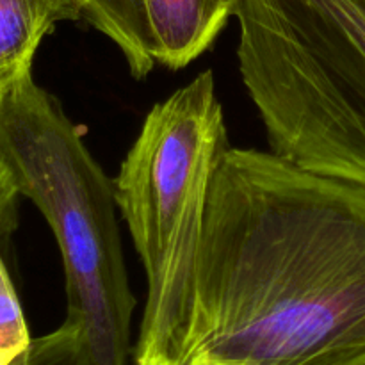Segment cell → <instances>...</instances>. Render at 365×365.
I'll use <instances>...</instances> for the list:
<instances>
[{
	"label": "cell",
	"instance_id": "6da1fadb",
	"mask_svg": "<svg viewBox=\"0 0 365 365\" xmlns=\"http://www.w3.org/2000/svg\"><path fill=\"white\" fill-rule=\"evenodd\" d=\"M168 365H365V185L228 146Z\"/></svg>",
	"mask_w": 365,
	"mask_h": 365
},
{
	"label": "cell",
	"instance_id": "7a4b0ae2",
	"mask_svg": "<svg viewBox=\"0 0 365 365\" xmlns=\"http://www.w3.org/2000/svg\"><path fill=\"white\" fill-rule=\"evenodd\" d=\"M0 163L48 223L66 277V319L91 365H125L135 298L128 284L116 189L32 71L0 88Z\"/></svg>",
	"mask_w": 365,
	"mask_h": 365
},
{
	"label": "cell",
	"instance_id": "3957f363",
	"mask_svg": "<svg viewBox=\"0 0 365 365\" xmlns=\"http://www.w3.org/2000/svg\"><path fill=\"white\" fill-rule=\"evenodd\" d=\"M235 18L271 152L365 185V0H239Z\"/></svg>",
	"mask_w": 365,
	"mask_h": 365
},
{
	"label": "cell",
	"instance_id": "277c9868",
	"mask_svg": "<svg viewBox=\"0 0 365 365\" xmlns=\"http://www.w3.org/2000/svg\"><path fill=\"white\" fill-rule=\"evenodd\" d=\"M212 71L155 103L114 180L146 273L135 365H168L191 319L212 178L228 148Z\"/></svg>",
	"mask_w": 365,
	"mask_h": 365
},
{
	"label": "cell",
	"instance_id": "5b68a950",
	"mask_svg": "<svg viewBox=\"0 0 365 365\" xmlns=\"http://www.w3.org/2000/svg\"><path fill=\"white\" fill-rule=\"evenodd\" d=\"M239 0H141L148 50L155 63L178 70L212 46Z\"/></svg>",
	"mask_w": 365,
	"mask_h": 365
},
{
	"label": "cell",
	"instance_id": "8992f818",
	"mask_svg": "<svg viewBox=\"0 0 365 365\" xmlns=\"http://www.w3.org/2000/svg\"><path fill=\"white\" fill-rule=\"evenodd\" d=\"M86 0H0V88L32 71L43 39L61 21H86Z\"/></svg>",
	"mask_w": 365,
	"mask_h": 365
},
{
	"label": "cell",
	"instance_id": "52a82bcc",
	"mask_svg": "<svg viewBox=\"0 0 365 365\" xmlns=\"http://www.w3.org/2000/svg\"><path fill=\"white\" fill-rule=\"evenodd\" d=\"M16 228V221L0 220V239H7ZM29 335L24 310L13 287L9 273L0 255V365H14L29 351Z\"/></svg>",
	"mask_w": 365,
	"mask_h": 365
},
{
	"label": "cell",
	"instance_id": "ba28073f",
	"mask_svg": "<svg viewBox=\"0 0 365 365\" xmlns=\"http://www.w3.org/2000/svg\"><path fill=\"white\" fill-rule=\"evenodd\" d=\"M18 198H20V195H18V191L14 189L13 182H11L4 164L0 163V220L18 221Z\"/></svg>",
	"mask_w": 365,
	"mask_h": 365
}]
</instances>
